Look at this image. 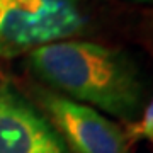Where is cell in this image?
Returning a JSON list of instances; mask_svg holds the SVG:
<instances>
[{"mask_svg":"<svg viewBox=\"0 0 153 153\" xmlns=\"http://www.w3.org/2000/svg\"><path fill=\"white\" fill-rule=\"evenodd\" d=\"M134 2H140V4H153V0H134Z\"/></svg>","mask_w":153,"mask_h":153,"instance_id":"6","label":"cell"},{"mask_svg":"<svg viewBox=\"0 0 153 153\" xmlns=\"http://www.w3.org/2000/svg\"><path fill=\"white\" fill-rule=\"evenodd\" d=\"M29 68L53 92L129 124L145 109V83L124 51L61 39L29 51Z\"/></svg>","mask_w":153,"mask_h":153,"instance_id":"1","label":"cell"},{"mask_svg":"<svg viewBox=\"0 0 153 153\" xmlns=\"http://www.w3.org/2000/svg\"><path fill=\"white\" fill-rule=\"evenodd\" d=\"M36 97L70 153H131L124 129L100 111L49 88H38Z\"/></svg>","mask_w":153,"mask_h":153,"instance_id":"3","label":"cell"},{"mask_svg":"<svg viewBox=\"0 0 153 153\" xmlns=\"http://www.w3.org/2000/svg\"><path fill=\"white\" fill-rule=\"evenodd\" d=\"M0 153H70L41 109L2 78Z\"/></svg>","mask_w":153,"mask_h":153,"instance_id":"4","label":"cell"},{"mask_svg":"<svg viewBox=\"0 0 153 153\" xmlns=\"http://www.w3.org/2000/svg\"><path fill=\"white\" fill-rule=\"evenodd\" d=\"M0 56L70 39L85 26L78 0H0Z\"/></svg>","mask_w":153,"mask_h":153,"instance_id":"2","label":"cell"},{"mask_svg":"<svg viewBox=\"0 0 153 153\" xmlns=\"http://www.w3.org/2000/svg\"><path fill=\"white\" fill-rule=\"evenodd\" d=\"M124 133L129 143L138 141V140H146L153 143V100L148 105H145L143 112L136 121L126 124Z\"/></svg>","mask_w":153,"mask_h":153,"instance_id":"5","label":"cell"}]
</instances>
